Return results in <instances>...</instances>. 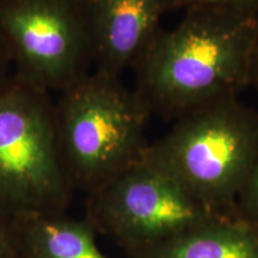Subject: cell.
Returning <instances> with one entry per match:
<instances>
[{
    "label": "cell",
    "instance_id": "30bf717a",
    "mask_svg": "<svg viewBox=\"0 0 258 258\" xmlns=\"http://www.w3.org/2000/svg\"><path fill=\"white\" fill-rule=\"evenodd\" d=\"M234 215L258 233V154L235 201Z\"/></svg>",
    "mask_w": 258,
    "mask_h": 258
},
{
    "label": "cell",
    "instance_id": "52a82bcc",
    "mask_svg": "<svg viewBox=\"0 0 258 258\" xmlns=\"http://www.w3.org/2000/svg\"><path fill=\"white\" fill-rule=\"evenodd\" d=\"M96 72L121 78L161 30L170 0H80Z\"/></svg>",
    "mask_w": 258,
    "mask_h": 258
},
{
    "label": "cell",
    "instance_id": "7a4b0ae2",
    "mask_svg": "<svg viewBox=\"0 0 258 258\" xmlns=\"http://www.w3.org/2000/svg\"><path fill=\"white\" fill-rule=\"evenodd\" d=\"M151 116L134 89L96 71L59 93L57 143L71 188L90 195L137 164Z\"/></svg>",
    "mask_w": 258,
    "mask_h": 258
},
{
    "label": "cell",
    "instance_id": "ba28073f",
    "mask_svg": "<svg viewBox=\"0 0 258 258\" xmlns=\"http://www.w3.org/2000/svg\"><path fill=\"white\" fill-rule=\"evenodd\" d=\"M134 258H258V233L238 218L220 215Z\"/></svg>",
    "mask_w": 258,
    "mask_h": 258
},
{
    "label": "cell",
    "instance_id": "9c48e42d",
    "mask_svg": "<svg viewBox=\"0 0 258 258\" xmlns=\"http://www.w3.org/2000/svg\"><path fill=\"white\" fill-rule=\"evenodd\" d=\"M32 244L41 258H109L99 250L92 226L59 217V213L25 215Z\"/></svg>",
    "mask_w": 258,
    "mask_h": 258
},
{
    "label": "cell",
    "instance_id": "5bb4252c",
    "mask_svg": "<svg viewBox=\"0 0 258 258\" xmlns=\"http://www.w3.org/2000/svg\"><path fill=\"white\" fill-rule=\"evenodd\" d=\"M0 254H2V245H0Z\"/></svg>",
    "mask_w": 258,
    "mask_h": 258
},
{
    "label": "cell",
    "instance_id": "3957f363",
    "mask_svg": "<svg viewBox=\"0 0 258 258\" xmlns=\"http://www.w3.org/2000/svg\"><path fill=\"white\" fill-rule=\"evenodd\" d=\"M258 154V112L238 97L179 116L144 159L166 171L218 215L234 206Z\"/></svg>",
    "mask_w": 258,
    "mask_h": 258
},
{
    "label": "cell",
    "instance_id": "5b68a950",
    "mask_svg": "<svg viewBox=\"0 0 258 258\" xmlns=\"http://www.w3.org/2000/svg\"><path fill=\"white\" fill-rule=\"evenodd\" d=\"M89 213L133 257L220 217L144 158L90 194Z\"/></svg>",
    "mask_w": 258,
    "mask_h": 258
},
{
    "label": "cell",
    "instance_id": "4fadbf2b",
    "mask_svg": "<svg viewBox=\"0 0 258 258\" xmlns=\"http://www.w3.org/2000/svg\"><path fill=\"white\" fill-rule=\"evenodd\" d=\"M250 85L254 86L258 91V35H257L256 46H254V51H253V60H252V69H251Z\"/></svg>",
    "mask_w": 258,
    "mask_h": 258
},
{
    "label": "cell",
    "instance_id": "7c38bea8",
    "mask_svg": "<svg viewBox=\"0 0 258 258\" xmlns=\"http://www.w3.org/2000/svg\"><path fill=\"white\" fill-rule=\"evenodd\" d=\"M12 73H14V66H12L11 55H10L4 38L0 34V89L5 85Z\"/></svg>",
    "mask_w": 258,
    "mask_h": 258
},
{
    "label": "cell",
    "instance_id": "8fae6325",
    "mask_svg": "<svg viewBox=\"0 0 258 258\" xmlns=\"http://www.w3.org/2000/svg\"><path fill=\"white\" fill-rule=\"evenodd\" d=\"M171 9L221 8L258 15V0H170Z\"/></svg>",
    "mask_w": 258,
    "mask_h": 258
},
{
    "label": "cell",
    "instance_id": "8992f818",
    "mask_svg": "<svg viewBox=\"0 0 258 258\" xmlns=\"http://www.w3.org/2000/svg\"><path fill=\"white\" fill-rule=\"evenodd\" d=\"M0 34L14 74L44 91L61 93L91 73L80 0H0Z\"/></svg>",
    "mask_w": 258,
    "mask_h": 258
},
{
    "label": "cell",
    "instance_id": "6da1fadb",
    "mask_svg": "<svg viewBox=\"0 0 258 258\" xmlns=\"http://www.w3.org/2000/svg\"><path fill=\"white\" fill-rule=\"evenodd\" d=\"M135 64V88L151 114L178 118L250 85L258 15L221 8L184 10Z\"/></svg>",
    "mask_w": 258,
    "mask_h": 258
},
{
    "label": "cell",
    "instance_id": "277c9868",
    "mask_svg": "<svg viewBox=\"0 0 258 258\" xmlns=\"http://www.w3.org/2000/svg\"><path fill=\"white\" fill-rule=\"evenodd\" d=\"M70 189L51 93L12 73L0 89V208L18 217L59 213Z\"/></svg>",
    "mask_w": 258,
    "mask_h": 258
}]
</instances>
